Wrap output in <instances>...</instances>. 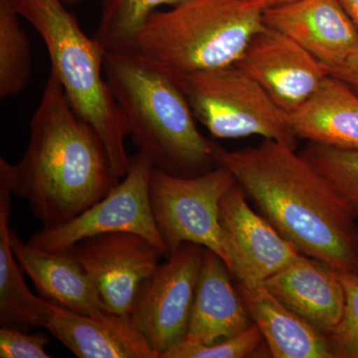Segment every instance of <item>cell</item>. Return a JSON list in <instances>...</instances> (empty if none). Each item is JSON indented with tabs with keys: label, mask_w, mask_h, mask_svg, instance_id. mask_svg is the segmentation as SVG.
I'll return each mask as SVG.
<instances>
[{
	"label": "cell",
	"mask_w": 358,
	"mask_h": 358,
	"mask_svg": "<svg viewBox=\"0 0 358 358\" xmlns=\"http://www.w3.org/2000/svg\"><path fill=\"white\" fill-rule=\"evenodd\" d=\"M215 159L301 254L358 274L357 219L329 181L294 148L264 140L239 150L217 147Z\"/></svg>",
	"instance_id": "6da1fadb"
},
{
	"label": "cell",
	"mask_w": 358,
	"mask_h": 358,
	"mask_svg": "<svg viewBox=\"0 0 358 358\" xmlns=\"http://www.w3.org/2000/svg\"><path fill=\"white\" fill-rule=\"evenodd\" d=\"M17 164L0 157V178L51 229L83 213L119 185L105 143L77 114L50 71Z\"/></svg>",
	"instance_id": "7a4b0ae2"
},
{
	"label": "cell",
	"mask_w": 358,
	"mask_h": 358,
	"mask_svg": "<svg viewBox=\"0 0 358 358\" xmlns=\"http://www.w3.org/2000/svg\"><path fill=\"white\" fill-rule=\"evenodd\" d=\"M105 76L138 152L155 169L196 176L217 166V145L207 140L182 90L169 75L126 52H108Z\"/></svg>",
	"instance_id": "3957f363"
},
{
	"label": "cell",
	"mask_w": 358,
	"mask_h": 358,
	"mask_svg": "<svg viewBox=\"0 0 358 358\" xmlns=\"http://www.w3.org/2000/svg\"><path fill=\"white\" fill-rule=\"evenodd\" d=\"M261 0H181L157 9L122 51L171 77L236 64L265 27Z\"/></svg>",
	"instance_id": "277c9868"
},
{
	"label": "cell",
	"mask_w": 358,
	"mask_h": 358,
	"mask_svg": "<svg viewBox=\"0 0 358 358\" xmlns=\"http://www.w3.org/2000/svg\"><path fill=\"white\" fill-rule=\"evenodd\" d=\"M43 40L51 71L80 117L101 136L115 176L124 178L131 157L126 150L128 128L105 76L107 51L82 30L62 0H11Z\"/></svg>",
	"instance_id": "5b68a950"
},
{
	"label": "cell",
	"mask_w": 358,
	"mask_h": 358,
	"mask_svg": "<svg viewBox=\"0 0 358 358\" xmlns=\"http://www.w3.org/2000/svg\"><path fill=\"white\" fill-rule=\"evenodd\" d=\"M182 90L195 119L213 138L261 136L294 148L288 114L236 64L171 77Z\"/></svg>",
	"instance_id": "8992f818"
},
{
	"label": "cell",
	"mask_w": 358,
	"mask_h": 358,
	"mask_svg": "<svg viewBox=\"0 0 358 358\" xmlns=\"http://www.w3.org/2000/svg\"><path fill=\"white\" fill-rule=\"evenodd\" d=\"M235 183L230 171L220 166L196 176H173L154 167L150 200L169 256L185 243L200 245L218 254L231 272L232 260L219 220V205Z\"/></svg>",
	"instance_id": "52a82bcc"
},
{
	"label": "cell",
	"mask_w": 358,
	"mask_h": 358,
	"mask_svg": "<svg viewBox=\"0 0 358 358\" xmlns=\"http://www.w3.org/2000/svg\"><path fill=\"white\" fill-rule=\"evenodd\" d=\"M152 166L138 152L131 157V166L122 181L103 199L83 213L62 225L35 233L28 243L36 248L54 251L71 248L86 238L103 233H136L169 251L155 223L150 200Z\"/></svg>",
	"instance_id": "ba28073f"
},
{
	"label": "cell",
	"mask_w": 358,
	"mask_h": 358,
	"mask_svg": "<svg viewBox=\"0 0 358 358\" xmlns=\"http://www.w3.org/2000/svg\"><path fill=\"white\" fill-rule=\"evenodd\" d=\"M72 248L106 308L124 319H131L141 289L167 256L150 240L127 231L86 238Z\"/></svg>",
	"instance_id": "9c48e42d"
},
{
	"label": "cell",
	"mask_w": 358,
	"mask_h": 358,
	"mask_svg": "<svg viewBox=\"0 0 358 358\" xmlns=\"http://www.w3.org/2000/svg\"><path fill=\"white\" fill-rule=\"evenodd\" d=\"M203 253L200 245L183 244L159 264L134 306L131 320L159 358L187 333Z\"/></svg>",
	"instance_id": "30bf717a"
},
{
	"label": "cell",
	"mask_w": 358,
	"mask_h": 358,
	"mask_svg": "<svg viewBox=\"0 0 358 358\" xmlns=\"http://www.w3.org/2000/svg\"><path fill=\"white\" fill-rule=\"evenodd\" d=\"M236 65L291 114L319 90L329 69L298 42L266 26L247 45Z\"/></svg>",
	"instance_id": "8fae6325"
},
{
	"label": "cell",
	"mask_w": 358,
	"mask_h": 358,
	"mask_svg": "<svg viewBox=\"0 0 358 358\" xmlns=\"http://www.w3.org/2000/svg\"><path fill=\"white\" fill-rule=\"evenodd\" d=\"M219 220L232 260L231 274L238 285L261 286L301 254L267 219L252 210L237 182L221 199Z\"/></svg>",
	"instance_id": "7c38bea8"
},
{
	"label": "cell",
	"mask_w": 358,
	"mask_h": 358,
	"mask_svg": "<svg viewBox=\"0 0 358 358\" xmlns=\"http://www.w3.org/2000/svg\"><path fill=\"white\" fill-rule=\"evenodd\" d=\"M263 21L298 42L329 72L358 49V31L338 0H296L267 7Z\"/></svg>",
	"instance_id": "4fadbf2b"
},
{
	"label": "cell",
	"mask_w": 358,
	"mask_h": 358,
	"mask_svg": "<svg viewBox=\"0 0 358 358\" xmlns=\"http://www.w3.org/2000/svg\"><path fill=\"white\" fill-rule=\"evenodd\" d=\"M10 243L20 268L41 298L81 315L110 313L72 247L54 251L36 248L23 242L13 229Z\"/></svg>",
	"instance_id": "5bb4252c"
},
{
	"label": "cell",
	"mask_w": 358,
	"mask_h": 358,
	"mask_svg": "<svg viewBox=\"0 0 358 358\" xmlns=\"http://www.w3.org/2000/svg\"><path fill=\"white\" fill-rule=\"evenodd\" d=\"M264 286L282 305L326 336L343 317L345 294L338 272L312 257L301 253L271 275Z\"/></svg>",
	"instance_id": "9a60e30c"
},
{
	"label": "cell",
	"mask_w": 358,
	"mask_h": 358,
	"mask_svg": "<svg viewBox=\"0 0 358 358\" xmlns=\"http://www.w3.org/2000/svg\"><path fill=\"white\" fill-rule=\"evenodd\" d=\"M232 279L223 259L204 248L187 333L179 343L212 345L232 338L254 324Z\"/></svg>",
	"instance_id": "2e32d148"
},
{
	"label": "cell",
	"mask_w": 358,
	"mask_h": 358,
	"mask_svg": "<svg viewBox=\"0 0 358 358\" xmlns=\"http://www.w3.org/2000/svg\"><path fill=\"white\" fill-rule=\"evenodd\" d=\"M79 358H159L131 319L81 315L51 303L44 324Z\"/></svg>",
	"instance_id": "e0dca14e"
},
{
	"label": "cell",
	"mask_w": 358,
	"mask_h": 358,
	"mask_svg": "<svg viewBox=\"0 0 358 358\" xmlns=\"http://www.w3.org/2000/svg\"><path fill=\"white\" fill-rule=\"evenodd\" d=\"M296 138L341 150H358V94L329 75L310 100L288 114Z\"/></svg>",
	"instance_id": "ac0fdd59"
},
{
	"label": "cell",
	"mask_w": 358,
	"mask_h": 358,
	"mask_svg": "<svg viewBox=\"0 0 358 358\" xmlns=\"http://www.w3.org/2000/svg\"><path fill=\"white\" fill-rule=\"evenodd\" d=\"M245 307L275 358H334L326 334L282 305L264 285L237 284Z\"/></svg>",
	"instance_id": "d6986e66"
},
{
	"label": "cell",
	"mask_w": 358,
	"mask_h": 358,
	"mask_svg": "<svg viewBox=\"0 0 358 358\" xmlns=\"http://www.w3.org/2000/svg\"><path fill=\"white\" fill-rule=\"evenodd\" d=\"M11 196L10 188L0 178V322L2 327L28 331L44 327L51 301L38 298L28 289L24 272L14 256L9 227Z\"/></svg>",
	"instance_id": "ffe728a7"
},
{
	"label": "cell",
	"mask_w": 358,
	"mask_h": 358,
	"mask_svg": "<svg viewBox=\"0 0 358 358\" xmlns=\"http://www.w3.org/2000/svg\"><path fill=\"white\" fill-rule=\"evenodd\" d=\"M11 0H0V98L20 95L32 76L29 38Z\"/></svg>",
	"instance_id": "44dd1931"
},
{
	"label": "cell",
	"mask_w": 358,
	"mask_h": 358,
	"mask_svg": "<svg viewBox=\"0 0 358 358\" xmlns=\"http://www.w3.org/2000/svg\"><path fill=\"white\" fill-rule=\"evenodd\" d=\"M181 0H102L94 38L108 52L124 50L162 6H174Z\"/></svg>",
	"instance_id": "7402d4cb"
},
{
	"label": "cell",
	"mask_w": 358,
	"mask_h": 358,
	"mask_svg": "<svg viewBox=\"0 0 358 358\" xmlns=\"http://www.w3.org/2000/svg\"><path fill=\"white\" fill-rule=\"evenodd\" d=\"M300 155L329 181L358 220V150L308 141Z\"/></svg>",
	"instance_id": "603a6c76"
},
{
	"label": "cell",
	"mask_w": 358,
	"mask_h": 358,
	"mask_svg": "<svg viewBox=\"0 0 358 358\" xmlns=\"http://www.w3.org/2000/svg\"><path fill=\"white\" fill-rule=\"evenodd\" d=\"M336 272L345 289V310L338 326L327 334V339L334 358H358V274Z\"/></svg>",
	"instance_id": "cb8c5ba5"
},
{
	"label": "cell",
	"mask_w": 358,
	"mask_h": 358,
	"mask_svg": "<svg viewBox=\"0 0 358 358\" xmlns=\"http://www.w3.org/2000/svg\"><path fill=\"white\" fill-rule=\"evenodd\" d=\"M264 336L255 324L232 338L209 345L178 343L162 358H243L252 357L261 348Z\"/></svg>",
	"instance_id": "d4e9b609"
},
{
	"label": "cell",
	"mask_w": 358,
	"mask_h": 358,
	"mask_svg": "<svg viewBox=\"0 0 358 358\" xmlns=\"http://www.w3.org/2000/svg\"><path fill=\"white\" fill-rule=\"evenodd\" d=\"M49 338L44 334H28L16 327L0 329V357L50 358L46 348Z\"/></svg>",
	"instance_id": "484cf974"
},
{
	"label": "cell",
	"mask_w": 358,
	"mask_h": 358,
	"mask_svg": "<svg viewBox=\"0 0 358 358\" xmlns=\"http://www.w3.org/2000/svg\"><path fill=\"white\" fill-rule=\"evenodd\" d=\"M329 75L345 82L358 94V49L345 63L329 70Z\"/></svg>",
	"instance_id": "4316f807"
},
{
	"label": "cell",
	"mask_w": 358,
	"mask_h": 358,
	"mask_svg": "<svg viewBox=\"0 0 358 358\" xmlns=\"http://www.w3.org/2000/svg\"><path fill=\"white\" fill-rule=\"evenodd\" d=\"M338 2L358 31V0H338Z\"/></svg>",
	"instance_id": "83f0119b"
},
{
	"label": "cell",
	"mask_w": 358,
	"mask_h": 358,
	"mask_svg": "<svg viewBox=\"0 0 358 358\" xmlns=\"http://www.w3.org/2000/svg\"><path fill=\"white\" fill-rule=\"evenodd\" d=\"M266 7L281 6V4L289 3L296 0H261Z\"/></svg>",
	"instance_id": "f1b7e54d"
},
{
	"label": "cell",
	"mask_w": 358,
	"mask_h": 358,
	"mask_svg": "<svg viewBox=\"0 0 358 358\" xmlns=\"http://www.w3.org/2000/svg\"><path fill=\"white\" fill-rule=\"evenodd\" d=\"M62 1L64 2V4L67 6H74L81 3L83 0H62Z\"/></svg>",
	"instance_id": "f546056e"
}]
</instances>
